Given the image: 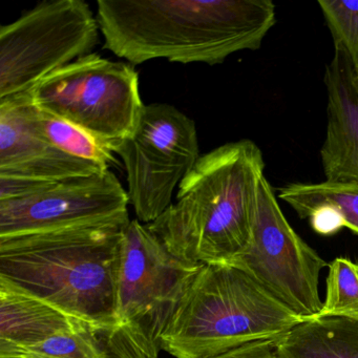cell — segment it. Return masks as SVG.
<instances>
[{
	"label": "cell",
	"mask_w": 358,
	"mask_h": 358,
	"mask_svg": "<svg viewBox=\"0 0 358 358\" xmlns=\"http://www.w3.org/2000/svg\"><path fill=\"white\" fill-rule=\"evenodd\" d=\"M104 49L131 66L155 59L223 64L257 51L276 22L270 0H99Z\"/></svg>",
	"instance_id": "1"
},
{
	"label": "cell",
	"mask_w": 358,
	"mask_h": 358,
	"mask_svg": "<svg viewBox=\"0 0 358 358\" xmlns=\"http://www.w3.org/2000/svg\"><path fill=\"white\" fill-rule=\"evenodd\" d=\"M265 161L244 139L200 157L173 203L148 229L165 248L189 263L227 264L248 247Z\"/></svg>",
	"instance_id": "2"
},
{
	"label": "cell",
	"mask_w": 358,
	"mask_h": 358,
	"mask_svg": "<svg viewBox=\"0 0 358 358\" xmlns=\"http://www.w3.org/2000/svg\"><path fill=\"white\" fill-rule=\"evenodd\" d=\"M125 226L0 238V278L85 322L98 337L108 334L117 324Z\"/></svg>",
	"instance_id": "3"
},
{
	"label": "cell",
	"mask_w": 358,
	"mask_h": 358,
	"mask_svg": "<svg viewBox=\"0 0 358 358\" xmlns=\"http://www.w3.org/2000/svg\"><path fill=\"white\" fill-rule=\"evenodd\" d=\"M305 322L229 264L203 265L163 335L176 358H209L270 341Z\"/></svg>",
	"instance_id": "4"
},
{
	"label": "cell",
	"mask_w": 358,
	"mask_h": 358,
	"mask_svg": "<svg viewBox=\"0 0 358 358\" xmlns=\"http://www.w3.org/2000/svg\"><path fill=\"white\" fill-rule=\"evenodd\" d=\"M202 264L171 255L139 220L123 229L117 324L99 337L106 358H159L162 338Z\"/></svg>",
	"instance_id": "5"
},
{
	"label": "cell",
	"mask_w": 358,
	"mask_h": 358,
	"mask_svg": "<svg viewBox=\"0 0 358 358\" xmlns=\"http://www.w3.org/2000/svg\"><path fill=\"white\" fill-rule=\"evenodd\" d=\"M31 94L39 110L79 127L112 152L133 135L145 106L134 66L96 53L52 73Z\"/></svg>",
	"instance_id": "6"
},
{
	"label": "cell",
	"mask_w": 358,
	"mask_h": 358,
	"mask_svg": "<svg viewBox=\"0 0 358 358\" xmlns=\"http://www.w3.org/2000/svg\"><path fill=\"white\" fill-rule=\"evenodd\" d=\"M99 24L83 0L45 1L0 28V99L31 91L91 54Z\"/></svg>",
	"instance_id": "7"
},
{
	"label": "cell",
	"mask_w": 358,
	"mask_h": 358,
	"mask_svg": "<svg viewBox=\"0 0 358 358\" xmlns=\"http://www.w3.org/2000/svg\"><path fill=\"white\" fill-rule=\"evenodd\" d=\"M129 205L150 224L173 204V194L200 159L196 123L167 103L144 106L137 127L118 148Z\"/></svg>",
	"instance_id": "8"
},
{
	"label": "cell",
	"mask_w": 358,
	"mask_h": 358,
	"mask_svg": "<svg viewBox=\"0 0 358 358\" xmlns=\"http://www.w3.org/2000/svg\"><path fill=\"white\" fill-rule=\"evenodd\" d=\"M227 264L305 322L320 315V275L328 263L291 227L266 177L259 184L250 243Z\"/></svg>",
	"instance_id": "9"
},
{
	"label": "cell",
	"mask_w": 358,
	"mask_h": 358,
	"mask_svg": "<svg viewBox=\"0 0 358 358\" xmlns=\"http://www.w3.org/2000/svg\"><path fill=\"white\" fill-rule=\"evenodd\" d=\"M129 199L113 171L51 182L24 198L0 201V238L129 223Z\"/></svg>",
	"instance_id": "10"
},
{
	"label": "cell",
	"mask_w": 358,
	"mask_h": 358,
	"mask_svg": "<svg viewBox=\"0 0 358 358\" xmlns=\"http://www.w3.org/2000/svg\"><path fill=\"white\" fill-rule=\"evenodd\" d=\"M35 110L31 91L0 99V177L56 182L108 171L53 145Z\"/></svg>",
	"instance_id": "11"
},
{
	"label": "cell",
	"mask_w": 358,
	"mask_h": 358,
	"mask_svg": "<svg viewBox=\"0 0 358 358\" xmlns=\"http://www.w3.org/2000/svg\"><path fill=\"white\" fill-rule=\"evenodd\" d=\"M324 85L328 123L320 158L326 181L358 183V62L343 45H334Z\"/></svg>",
	"instance_id": "12"
},
{
	"label": "cell",
	"mask_w": 358,
	"mask_h": 358,
	"mask_svg": "<svg viewBox=\"0 0 358 358\" xmlns=\"http://www.w3.org/2000/svg\"><path fill=\"white\" fill-rule=\"evenodd\" d=\"M87 328L85 322L0 278V358H13L56 335Z\"/></svg>",
	"instance_id": "13"
},
{
	"label": "cell",
	"mask_w": 358,
	"mask_h": 358,
	"mask_svg": "<svg viewBox=\"0 0 358 358\" xmlns=\"http://www.w3.org/2000/svg\"><path fill=\"white\" fill-rule=\"evenodd\" d=\"M278 358H358V320L317 317L275 341Z\"/></svg>",
	"instance_id": "14"
},
{
	"label": "cell",
	"mask_w": 358,
	"mask_h": 358,
	"mask_svg": "<svg viewBox=\"0 0 358 358\" xmlns=\"http://www.w3.org/2000/svg\"><path fill=\"white\" fill-rule=\"evenodd\" d=\"M278 198L284 201L301 219L322 205H330L341 213L345 227L358 236V183L329 182L292 183L280 188Z\"/></svg>",
	"instance_id": "15"
},
{
	"label": "cell",
	"mask_w": 358,
	"mask_h": 358,
	"mask_svg": "<svg viewBox=\"0 0 358 358\" xmlns=\"http://www.w3.org/2000/svg\"><path fill=\"white\" fill-rule=\"evenodd\" d=\"M35 119L43 135L56 148L69 156L110 169V165L114 161L113 152L100 145L89 134L62 119L39 110L37 106Z\"/></svg>",
	"instance_id": "16"
},
{
	"label": "cell",
	"mask_w": 358,
	"mask_h": 358,
	"mask_svg": "<svg viewBox=\"0 0 358 358\" xmlns=\"http://www.w3.org/2000/svg\"><path fill=\"white\" fill-rule=\"evenodd\" d=\"M328 267L326 299L317 317L358 320V263L349 257H339Z\"/></svg>",
	"instance_id": "17"
},
{
	"label": "cell",
	"mask_w": 358,
	"mask_h": 358,
	"mask_svg": "<svg viewBox=\"0 0 358 358\" xmlns=\"http://www.w3.org/2000/svg\"><path fill=\"white\" fill-rule=\"evenodd\" d=\"M13 358H106L99 337L90 328L56 335L18 352Z\"/></svg>",
	"instance_id": "18"
},
{
	"label": "cell",
	"mask_w": 358,
	"mask_h": 358,
	"mask_svg": "<svg viewBox=\"0 0 358 358\" xmlns=\"http://www.w3.org/2000/svg\"><path fill=\"white\" fill-rule=\"evenodd\" d=\"M318 6L334 45H343L358 62V0H320Z\"/></svg>",
	"instance_id": "19"
},
{
	"label": "cell",
	"mask_w": 358,
	"mask_h": 358,
	"mask_svg": "<svg viewBox=\"0 0 358 358\" xmlns=\"http://www.w3.org/2000/svg\"><path fill=\"white\" fill-rule=\"evenodd\" d=\"M310 225L320 236H333L345 227V221L339 211L330 205H322L310 213Z\"/></svg>",
	"instance_id": "20"
},
{
	"label": "cell",
	"mask_w": 358,
	"mask_h": 358,
	"mask_svg": "<svg viewBox=\"0 0 358 358\" xmlns=\"http://www.w3.org/2000/svg\"><path fill=\"white\" fill-rule=\"evenodd\" d=\"M275 341L276 339H270L255 341L209 358H278L276 354Z\"/></svg>",
	"instance_id": "21"
},
{
	"label": "cell",
	"mask_w": 358,
	"mask_h": 358,
	"mask_svg": "<svg viewBox=\"0 0 358 358\" xmlns=\"http://www.w3.org/2000/svg\"><path fill=\"white\" fill-rule=\"evenodd\" d=\"M357 263H358V262H357Z\"/></svg>",
	"instance_id": "22"
}]
</instances>
